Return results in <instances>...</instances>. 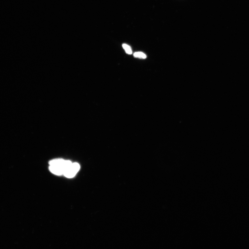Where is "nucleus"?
<instances>
[{
	"instance_id": "3",
	"label": "nucleus",
	"mask_w": 249,
	"mask_h": 249,
	"mask_svg": "<svg viewBox=\"0 0 249 249\" xmlns=\"http://www.w3.org/2000/svg\"><path fill=\"white\" fill-rule=\"evenodd\" d=\"M134 56L136 58L140 59H145L147 58L146 55L141 52H135L134 54Z\"/></svg>"
},
{
	"instance_id": "2",
	"label": "nucleus",
	"mask_w": 249,
	"mask_h": 249,
	"mask_svg": "<svg viewBox=\"0 0 249 249\" xmlns=\"http://www.w3.org/2000/svg\"><path fill=\"white\" fill-rule=\"evenodd\" d=\"M80 165L77 163H71L66 168L63 175L69 178H73L79 170Z\"/></svg>"
},
{
	"instance_id": "1",
	"label": "nucleus",
	"mask_w": 249,
	"mask_h": 249,
	"mask_svg": "<svg viewBox=\"0 0 249 249\" xmlns=\"http://www.w3.org/2000/svg\"><path fill=\"white\" fill-rule=\"evenodd\" d=\"M71 163L70 161L62 159L53 160L49 162V169L50 171L54 174L63 175L66 168Z\"/></svg>"
},
{
	"instance_id": "4",
	"label": "nucleus",
	"mask_w": 249,
	"mask_h": 249,
	"mask_svg": "<svg viewBox=\"0 0 249 249\" xmlns=\"http://www.w3.org/2000/svg\"><path fill=\"white\" fill-rule=\"evenodd\" d=\"M122 46L124 49L125 50L127 54H131L132 53V48L129 45L126 44H123L122 45Z\"/></svg>"
}]
</instances>
